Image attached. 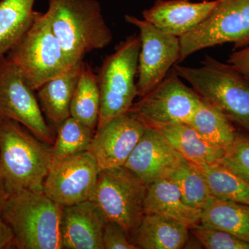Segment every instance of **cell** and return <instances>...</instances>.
<instances>
[{"label": "cell", "mask_w": 249, "mask_h": 249, "mask_svg": "<svg viewBox=\"0 0 249 249\" xmlns=\"http://www.w3.org/2000/svg\"><path fill=\"white\" fill-rule=\"evenodd\" d=\"M83 62L49 80L37 89V98L42 112L55 127L70 116L72 98Z\"/></svg>", "instance_id": "19"}, {"label": "cell", "mask_w": 249, "mask_h": 249, "mask_svg": "<svg viewBox=\"0 0 249 249\" xmlns=\"http://www.w3.org/2000/svg\"><path fill=\"white\" fill-rule=\"evenodd\" d=\"M62 209L43 191H37L11 195L0 208L14 232L18 249H62Z\"/></svg>", "instance_id": "4"}, {"label": "cell", "mask_w": 249, "mask_h": 249, "mask_svg": "<svg viewBox=\"0 0 249 249\" xmlns=\"http://www.w3.org/2000/svg\"><path fill=\"white\" fill-rule=\"evenodd\" d=\"M188 124L203 138L225 151L238 134L235 124L219 109L202 98Z\"/></svg>", "instance_id": "24"}, {"label": "cell", "mask_w": 249, "mask_h": 249, "mask_svg": "<svg viewBox=\"0 0 249 249\" xmlns=\"http://www.w3.org/2000/svg\"><path fill=\"white\" fill-rule=\"evenodd\" d=\"M124 19L139 31L141 49L137 82L138 96L142 97L160 84L170 68L179 61V37L166 34L151 23L126 15Z\"/></svg>", "instance_id": "11"}, {"label": "cell", "mask_w": 249, "mask_h": 249, "mask_svg": "<svg viewBox=\"0 0 249 249\" xmlns=\"http://www.w3.org/2000/svg\"><path fill=\"white\" fill-rule=\"evenodd\" d=\"M0 116L17 121L40 140L53 145L55 137L34 90L6 55L0 57Z\"/></svg>", "instance_id": "10"}, {"label": "cell", "mask_w": 249, "mask_h": 249, "mask_svg": "<svg viewBox=\"0 0 249 249\" xmlns=\"http://www.w3.org/2000/svg\"><path fill=\"white\" fill-rule=\"evenodd\" d=\"M45 13L70 67L113 40L97 0H49Z\"/></svg>", "instance_id": "2"}, {"label": "cell", "mask_w": 249, "mask_h": 249, "mask_svg": "<svg viewBox=\"0 0 249 249\" xmlns=\"http://www.w3.org/2000/svg\"><path fill=\"white\" fill-rule=\"evenodd\" d=\"M36 0H0V57L6 55L30 27Z\"/></svg>", "instance_id": "22"}, {"label": "cell", "mask_w": 249, "mask_h": 249, "mask_svg": "<svg viewBox=\"0 0 249 249\" xmlns=\"http://www.w3.org/2000/svg\"><path fill=\"white\" fill-rule=\"evenodd\" d=\"M202 1H206V0H202Z\"/></svg>", "instance_id": "35"}, {"label": "cell", "mask_w": 249, "mask_h": 249, "mask_svg": "<svg viewBox=\"0 0 249 249\" xmlns=\"http://www.w3.org/2000/svg\"><path fill=\"white\" fill-rule=\"evenodd\" d=\"M106 222L89 199L65 206L60 222L62 249H103Z\"/></svg>", "instance_id": "16"}, {"label": "cell", "mask_w": 249, "mask_h": 249, "mask_svg": "<svg viewBox=\"0 0 249 249\" xmlns=\"http://www.w3.org/2000/svg\"><path fill=\"white\" fill-rule=\"evenodd\" d=\"M219 162L249 182V135L238 132Z\"/></svg>", "instance_id": "29"}, {"label": "cell", "mask_w": 249, "mask_h": 249, "mask_svg": "<svg viewBox=\"0 0 249 249\" xmlns=\"http://www.w3.org/2000/svg\"><path fill=\"white\" fill-rule=\"evenodd\" d=\"M168 178L178 186L183 200L191 207L202 210L214 198L198 167L186 160Z\"/></svg>", "instance_id": "27"}, {"label": "cell", "mask_w": 249, "mask_h": 249, "mask_svg": "<svg viewBox=\"0 0 249 249\" xmlns=\"http://www.w3.org/2000/svg\"><path fill=\"white\" fill-rule=\"evenodd\" d=\"M101 108L97 74L83 62L70 106V116L96 131Z\"/></svg>", "instance_id": "23"}, {"label": "cell", "mask_w": 249, "mask_h": 249, "mask_svg": "<svg viewBox=\"0 0 249 249\" xmlns=\"http://www.w3.org/2000/svg\"><path fill=\"white\" fill-rule=\"evenodd\" d=\"M190 234L189 228L170 218L145 214L129 236L138 249H183Z\"/></svg>", "instance_id": "18"}, {"label": "cell", "mask_w": 249, "mask_h": 249, "mask_svg": "<svg viewBox=\"0 0 249 249\" xmlns=\"http://www.w3.org/2000/svg\"><path fill=\"white\" fill-rule=\"evenodd\" d=\"M146 183L124 165L100 170L89 200L106 222H114L130 236L144 214Z\"/></svg>", "instance_id": "7"}, {"label": "cell", "mask_w": 249, "mask_h": 249, "mask_svg": "<svg viewBox=\"0 0 249 249\" xmlns=\"http://www.w3.org/2000/svg\"><path fill=\"white\" fill-rule=\"evenodd\" d=\"M56 129V137L52 146V160L88 151L96 132L71 116Z\"/></svg>", "instance_id": "26"}, {"label": "cell", "mask_w": 249, "mask_h": 249, "mask_svg": "<svg viewBox=\"0 0 249 249\" xmlns=\"http://www.w3.org/2000/svg\"><path fill=\"white\" fill-rule=\"evenodd\" d=\"M228 62L249 78V46L234 52Z\"/></svg>", "instance_id": "31"}, {"label": "cell", "mask_w": 249, "mask_h": 249, "mask_svg": "<svg viewBox=\"0 0 249 249\" xmlns=\"http://www.w3.org/2000/svg\"><path fill=\"white\" fill-rule=\"evenodd\" d=\"M219 0H156L142 12L143 19L160 30L180 37L197 27L211 16Z\"/></svg>", "instance_id": "15"}, {"label": "cell", "mask_w": 249, "mask_h": 249, "mask_svg": "<svg viewBox=\"0 0 249 249\" xmlns=\"http://www.w3.org/2000/svg\"><path fill=\"white\" fill-rule=\"evenodd\" d=\"M140 49V37L134 34L121 42L103 61L97 74L101 94L97 128L133 106L138 96L135 78Z\"/></svg>", "instance_id": "6"}, {"label": "cell", "mask_w": 249, "mask_h": 249, "mask_svg": "<svg viewBox=\"0 0 249 249\" xmlns=\"http://www.w3.org/2000/svg\"><path fill=\"white\" fill-rule=\"evenodd\" d=\"M184 160L160 131L146 126L124 166L150 186L169 178Z\"/></svg>", "instance_id": "14"}, {"label": "cell", "mask_w": 249, "mask_h": 249, "mask_svg": "<svg viewBox=\"0 0 249 249\" xmlns=\"http://www.w3.org/2000/svg\"><path fill=\"white\" fill-rule=\"evenodd\" d=\"M181 79L175 72L165 77L129 110L149 127L188 124L201 98Z\"/></svg>", "instance_id": "9"}, {"label": "cell", "mask_w": 249, "mask_h": 249, "mask_svg": "<svg viewBox=\"0 0 249 249\" xmlns=\"http://www.w3.org/2000/svg\"><path fill=\"white\" fill-rule=\"evenodd\" d=\"M8 197L7 194H6V192L4 191L2 187L0 186V208L2 206V204H4L5 200H6V198Z\"/></svg>", "instance_id": "34"}, {"label": "cell", "mask_w": 249, "mask_h": 249, "mask_svg": "<svg viewBox=\"0 0 249 249\" xmlns=\"http://www.w3.org/2000/svg\"><path fill=\"white\" fill-rule=\"evenodd\" d=\"M6 57L18 67L34 91L71 67L47 14L36 11L30 27Z\"/></svg>", "instance_id": "5"}, {"label": "cell", "mask_w": 249, "mask_h": 249, "mask_svg": "<svg viewBox=\"0 0 249 249\" xmlns=\"http://www.w3.org/2000/svg\"><path fill=\"white\" fill-rule=\"evenodd\" d=\"M16 249L14 233L3 219L0 211V249Z\"/></svg>", "instance_id": "32"}, {"label": "cell", "mask_w": 249, "mask_h": 249, "mask_svg": "<svg viewBox=\"0 0 249 249\" xmlns=\"http://www.w3.org/2000/svg\"><path fill=\"white\" fill-rule=\"evenodd\" d=\"M174 72L199 96L249 134V78L235 67L206 55L199 67L175 65Z\"/></svg>", "instance_id": "3"}, {"label": "cell", "mask_w": 249, "mask_h": 249, "mask_svg": "<svg viewBox=\"0 0 249 249\" xmlns=\"http://www.w3.org/2000/svg\"><path fill=\"white\" fill-rule=\"evenodd\" d=\"M191 236V232H190L189 236H188V240H187L186 244H185L183 249H203L204 247L201 245L200 241L192 233Z\"/></svg>", "instance_id": "33"}, {"label": "cell", "mask_w": 249, "mask_h": 249, "mask_svg": "<svg viewBox=\"0 0 249 249\" xmlns=\"http://www.w3.org/2000/svg\"><path fill=\"white\" fill-rule=\"evenodd\" d=\"M146 125L132 111L113 118L96 129L89 151L100 170L124 165Z\"/></svg>", "instance_id": "13"}, {"label": "cell", "mask_w": 249, "mask_h": 249, "mask_svg": "<svg viewBox=\"0 0 249 249\" xmlns=\"http://www.w3.org/2000/svg\"><path fill=\"white\" fill-rule=\"evenodd\" d=\"M201 223L249 242V206L214 197L202 209Z\"/></svg>", "instance_id": "21"}, {"label": "cell", "mask_w": 249, "mask_h": 249, "mask_svg": "<svg viewBox=\"0 0 249 249\" xmlns=\"http://www.w3.org/2000/svg\"><path fill=\"white\" fill-rule=\"evenodd\" d=\"M202 210L191 207L183 200L178 186L169 178L152 183L147 188L144 213L170 218L191 229L201 223Z\"/></svg>", "instance_id": "17"}, {"label": "cell", "mask_w": 249, "mask_h": 249, "mask_svg": "<svg viewBox=\"0 0 249 249\" xmlns=\"http://www.w3.org/2000/svg\"><path fill=\"white\" fill-rule=\"evenodd\" d=\"M179 61L202 49L232 43L249 46V0H219L206 20L179 37Z\"/></svg>", "instance_id": "8"}, {"label": "cell", "mask_w": 249, "mask_h": 249, "mask_svg": "<svg viewBox=\"0 0 249 249\" xmlns=\"http://www.w3.org/2000/svg\"><path fill=\"white\" fill-rule=\"evenodd\" d=\"M103 249H138L128 233L114 222H106L103 233Z\"/></svg>", "instance_id": "30"}, {"label": "cell", "mask_w": 249, "mask_h": 249, "mask_svg": "<svg viewBox=\"0 0 249 249\" xmlns=\"http://www.w3.org/2000/svg\"><path fill=\"white\" fill-rule=\"evenodd\" d=\"M99 173L89 151L52 160L44 181V193L63 207L89 200Z\"/></svg>", "instance_id": "12"}, {"label": "cell", "mask_w": 249, "mask_h": 249, "mask_svg": "<svg viewBox=\"0 0 249 249\" xmlns=\"http://www.w3.org/2000/svg\"><path fill=\"white\" fill-rule=\"evenodd\" d=\"M190 231L200 241L205 249H249V242L217 228L201 223L190 229Z\"/></svg>", "instance_id": "28"}, {"label": "cell", "mask_w": 249, "mask_h": 249, "mask_svg": "<svg viewBox=\"0 0 249 249\" xmlns=\"http://www.w3.org/2000/svg\"><path fill=\"white\" fill-rule=\"evenodd\" d=\"M152 127L160 131L185 160L197 166L217 163L225 153L224 149L214 146L188 124Z\"/></svg>", "instance_id": "20"}, {"label": "cell", "mask_w": 249, "mask_h": 249, "mask_svg": "<svg viewBox=\"0 0 249 249\" xmlns=\"http://www.w3.org/2000/svg\"><path fill=\"white\" fill-rule=\"evenodd\" d=\"M52 146L17 121L0 116V186L8 196L43 191Z\"/></svg>", "instance_id": "1"}, {"label": "cell", "mask_w": 249, "mask_h": 249, "mask_svg": "<svg viewBox=\"0 0 249 249\" xmlns=\"http://www.w3.org/2000/svg\"><path fill=\"white\" fill-rule=\"evenodd\" d=\"M197 167L214 197L249 206L248 181L220 162Z\"/></svg>", "instance_id": "25"}]
</instances>
